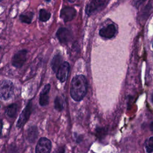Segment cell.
Here are the masks:
<instances>
[{"label":"cell","instance_id":"3957f363","mask_svg":"<svg viewBox=\"0 0 153 153\" xmlns=\"http://www.w3.org/2000/svg\"><path fill=\"white\" fill-rule=\"evenodd\" d=\"M32 111V103L31 101H29L25 108L23 109L21 114H20L19 118L17 120L16 127L20 128L24 126L26 123L28 121L30 115Z\"/></svg>","mask_w":153,"mask_h":153},{"label":"cell","instance_id":"ba28073f","mask_svg":"<svg viewBox=\"0 0 153 153\" xmlns=\"http://www.w3.org/2000/svg\"><path fill=\"white\" fill-rule=\"evenodd\" d=\"M69 68L70 66L68 62H63L56 71L57 78L61 82H65L67 79Z\"/></svg>","mask_w":153,"mask_h":153},{"label":"cell","instance_id":"ffe728a7","mask_svg":"<svg viewBox=\"0 0 153 153\" xmlns=\"http://www.w3.org/2000/svg\"><path fill=\"white\" fill-rule=\"evenodd\" d=\"M2 127H3V121L1 119H0V137H1V135H2Z\"/></svg>","mask_w":153,"mask_h":153},{"label":"cell","instance_id":"30bf717a","mask_svg":"<svg viewBox=\"0 0 153 153\" xmlns=\"http://www.w3.org/2000/svg\"><path fill=\"white\" fill-rule=\"evenodd\" d=\"M116 33V27L114 24H110L99 30V35L105 38H111Z\"/></svg>","mask_w":153,"mask_h":153},{"label":"cell","instance_id":"8992f818","mask_svg":"<svg viewBox=\"0 0 153 153\" xmlns=\"http://www.w3.org/2000/svg\"><path fill=\"white\" fill-rule=\"evenodd\" d=\"M59 41L63 44H67L72 39V34L70 30L65 27H60L56 32Z\"/></svg>","mask_w":153,"mask_h":153},{"label":"cell","instance_id":"5bb4252c","mask_svg":"<svg viewBox=\"0 0 153 153\" xmlns=\"http://www.w3.org/2000/svg\"><path fill=\"white\" fill-rule=\"evenodd\" d=\"M62 61H63L62 57L60 54H57L54 56L51 62V68L53 71L54 72H56L59 67L63 63Z\"/></svg>","mask_w":153,"mask_h":153},{"label":"cell","instance_id":"9a60e30c","mask_svg":"<svg viewBox=\"0 0 153 153\" xmlns=\"http://www.w3.org/2000/svg\"><path fill=\"white\" fill-rule=\"evenodd\" d=\"M33 13L29 12L27 14H21L19 16V19L22 23L30 24L32 22Z\"/></svg>","mask_w":153,"mask_h":153},{"label":"cell","instance_id":"5b68a950","mask_svg":"<svg viewBox=\"0 0 153 153\" xmlns=\"http://www.w3.org/2000/svg\"><path fill=\"white\" fill-rule=\"evenodd\" d=\"M51 149V142L46 137H41L39 139L35 148L36 153H48Z\"/></svg>","mask_w":153,"mask_h":153},{"label":"cell","instance_id":"7c38bea8","mask_svg":"<svg viewBox=\"0 0 153 153\" xmlns=\"http://www.w3.org/2000/svg\"><path fill=\"white\" fill-rule=\"evenodd\" d=\"M38 136V130L35 126H31L28 128L26 133L27 140L30 142H34Z\"/></svg>","mask_w":153,"mask_h":153},{"label":"cell","instance_id":"44dd1931","mask_svg":"<svg viewBox=\"0 0 153 153\" xmlns=\"http://www.w3.org/2000/svg\"><path fill=\"white\" fill-rule=\"evenodd\" d=\"M68 1L71 3H74L75 1V0H68Z\"/></svg>","mask_w":153,"mask_h":153},{"label":"cell","instance_id":"7402d4cb","mask_svg":"<svg viewBox=\"0 0 153 153\" xmlns=\"http://www.w3.org/2000/svg\"><path fill=\"white\" fill-rule=\"evenodd\" d=\"M45 1H46L47 2H50L51 0H45Z\"/></svg>","mask_w":153,"mask_h":153},{"label":"cell","instance_id":"4fadbf2b","mask_svg":"<svg viewBox=\"0 0 153 153\" xmlns=\"http://www.w3.org/2000/svg\"><path fill=\"white\" fill-rule=\"evenodd\" d=\"M17 112V105L16 103H12L6 107L5 110V114L10 117L14 118L16 116Z\"/></svg>","mask_w":153,"mask_h":153},{"label":"cell","instance_id":"e0dca14e","mask_svg":"<svg viewBox=\"0 0 153 153\" xmlns=\"http://www.w3.org/2000/svg\"><path fill=\"white\" fill-rule=\"evenodd\" d=\"M54 108L59 111H61L63 109V102L62 99L59 96H57L55 99Z\"/></svg>","mask_w":153,"mask_h":153},{"label":"cell","instance_id":"8fae6325","mask_svg":"<svg viewBox=\"0 0 153 153\" xmlns=\"http://www.w3.org/2000/svg\"><path fill=\"white\" fill-rule=\"evenodd\" d=\"M50 90V85L49 84H46L42 88L40 93L39 99V103L41 106H45L48 104L49 97L48 96V93Z\"/></svg>","mask_w":153,"mask_h":153},{"label":"cell","instance_id":"d6986e66","mask_svg":"<svg viewBox=\"0 0 153 153\" xmlns=\"http://www.w3.org/2000/svg\"><path fill=\"white\" fill-rule=\"evenodd\" d=\"M146 0H133V4L136 8H138Z\"/></svg>","mask_w":153,"mask_h":153},{"label":"cell","instance_id":"6da1fadb","mask_svg":"<svg viewBox=\"0 0 153 153\" xmlns=\"http://www.w3.org/2000/svg\"><path fill=\"white\" fill-rule=\"evenodd\" d=\"M87 82L85 77L82 75L74 76L71 82L70 94L75 101L81 100L86 94Z\"/></svg>","mask_w":153,"mask_h":153},{"label":"cell","instance_id":"2e32d148","mask_svg":"<svg viewBox=\"0 0 153 153\" xmlns=\"http://www.w3.org/2000/svg\"><path fill=\"white\" fill-rule=\"evenodd\" d=\"M51 17V14L48 11H46L44 9H41L39 11V19L40 21L45 22L50 19Z\"/></svg>","mask_w":153,"mask_h":153},{"label":"cell","instance_id":"52a82bcc","mask_svg":"<svg viewBox=\"0 0 153 153\" xmlns=\"http://www.w3.org/2000/svg\"><path fill=\"white\" fill-rule=\"evenodd\" d=\"M105 4V0H91L86 5L85 13L88 16L93 14L96 11L100 10Z\"/></svg>","mask_w":153,"mask_h":153},{"label":"cell","instance_id":"277c9868","mask_svg":"<svg viewBox=\"0 0 153 153\" xmlns=\"http://www.w3.org/2000/svg\"><path fill=\"white\" fill-rule=\"evenodd\" d=\"M27 54V51L25 49L17 51L12 57V65L16 68H22L26 60Z\"/></svg>","mask_w":153,"mask_h":153},{"label":"cell","instance_id":"9c48e42d","mask_svg":"<svg viewBox=\"0 0 153 153\" xmlns=\"http://www.w3.org/2000/svg\"><path fill=\"white\" fill-rule=\"evenodd\" d=\"M76 14V11L74 8L65 7L61 10L60 16L65 22H67L71 21L75 17Z\"/></svg>","mask_w":153,"mask_h":153},{"label":"cell","instance_id":"603a6c76","mask_svg":"<svg viewBox=\"0 0 153 153\" xmlns=\"http://www.w3.org/2000/svg\"><path fill=\"white\" fill-rule=\"evenodd\" d=\"M3 0H0V2H1V1H2Z\"/></svg>","mask_w":153,"mask_h":153},{"label":"cell","instance_id":"cb8c5ba5","mask_svg":"<svg viewBox=\"0 0 153 153\" xmlns=\"http://www.w3.org/2000/svg\"><path fill=\"white\" fill-rule=\"evenodd\" d=\"M0 49H1V47H0Z\"/></svg>","mask_w":153,"mask_h":153},{"label":"cell","instance_id":"ac0fdd59","mask_svg":"<svg viewBox=\"0 0 153 153\" xmlns=\"http://www.w3.org/2000/svg\"><path fill=\"white\" fill-rule=\"evenodd\" d=\"M145 146L147 152L151 153L153 151V137H150L145 142Z\"/></svg>","mask_w":153,"mask_h":153},{"label":"cell","instance_id":"7a4b0ae2","mask_svg":"<svg viewBox=\"0 0 153 153\" xmlns=\"http://www.w3.org/2000/svg\"><path fill=\"white\" fill-rule=\"evenodd\" d=\"M14 86L10 80H4L0 83V99L3 100L10 99L14 94Z\"/></svg>","mask_w":153,"mask_h":153}]
</instances>
